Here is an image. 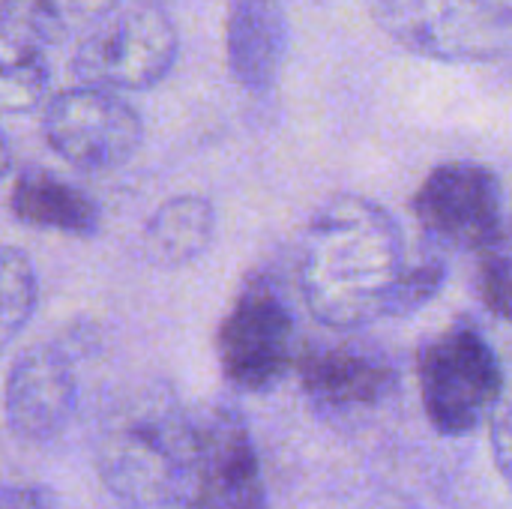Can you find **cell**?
Returning <instances> with one entry per match:
<instances>
[{
  "label": "cell",
  "instance_id": "6da1fadb",
  "mask_svg": "<svg viewBox=\"0 0 512 509\" xmlns=\"http://www.w3.org/2000/svg\"><path fill=\"white\" fill-rule=\"evenodd\" d=\"M411 255L402 225L378 201L354 192L333 195L315 210L300 243L303 303L333 333L396 318Z\"/></svg>",
  "mask_w": 512,
  "mask_h": 509
},
{
  "label": "cell",
  "instance_id": "7a4b0ae2",
  "mask_svg": "<svg viewBox=\"0 0 512 509\" xmlns=\"http://www.w3.org/2000/svg\"><path fill=\"white\" fill-rule=\"evenodd\" d=\"M189 420L192 414L162 387L123 399L105 420L96 444V465L108 492L129 507H174Z\"/></svg>",
  "mask_w": 512,
  "mask_h": 509
},
{
  "label": "cell",
  "instance_id": "3957f363",
  "mask_svg": "<svg viewBox=\"0 0 512 509\" xmlns=\"http://www.w3.org/2000/svg\"><path fill=\"white\" fill-rule=\"evenodd\" d=\"M420 399L444 438L477 432L504 405V369L492 342L474 324H453L420 357Z\"/></svg>",
  "mask_w": 512,
  "mask_h": 509
},
{
  "label": "cell",
  "instance_id": "277c9868",
  "mask_svg": "<svg viewBox=\"0 0 512 509\" xmlns=\"http://www.w3.org/2000/svg\"><path fill=\"white\" fill-rule=\"evenodd\" d=\"M375 24L411 54L441 63L504 60L512 45L507 0H366Z\"/></svg>",
  "mask_w": 512,
  "mask_h": 509
},
{
  "label": "cell",
  "instance_id": "5b68a950",
  "mask_svg": "<svg viewBox=\"0 0 512 509\" xmlns=\"http://www.w3.org/2000/svg\"><path fill=\"white\" fill-rule=\"evenodd\" d=\"M177 507L270 509L252 432L234 408L213 405L192 414Z\"/></svg>",
  "mask_w": 512,
  "mask_h": 509
},
{
  "label": "cell",
  "instance_id": "8992f818",
  "mask_svg": "<svg viewBox=\"0 0 512 509\" xmlns=\"http://www.w3.org/2000/svg\"><path fill=\"white\" fill-rule=\"evenodd\" d=\"M177 51L180 36L171 15L153 0L132 3L90 27L72 54V75L81 87L147 90L174 69Z\"/></svg>",
  "mask_w": 512,
  "mask_h": 509
},
{
  "label": "cell",
  "instance_id": "52a82bcc",
  "mask_svg": "<svg viewBox=\"0 0 512 509\" xmlns=\"http://www.w3.org/2000/svg\"><path fill=\"white\" fill-rule=\"evenodd\" d=\"M225 381L240 393L273 390L297 360V321L270 276H252L237 291L216 333Z\"/></svg>",
  "mask_w": 512,
  "mask_h": 509
},
{
  "label": "cell",
  "instance_id": "ba28073f",
  "mask_svg": "<svg viewBox=\"0 0 512 509\" xmlns=\"http://www.w3.org/2000/svg\"><path fill=\"white\" fill-rule=\"evenodd\" d=\"M42 132L48 147L66 165L102 174L126 165L138 153L144 141V120L114 90L78 84L60 90L48 102Z\"/></svg>",
  "mask_w": 512,
  "mask_h": 509
},
{
  "label": "cell",
  "instance_id": "9c48e42d",
  "mask_svg": "<svg viewBox=\"0 0 512 509\" xmlns=\"http://www.w3.org/2000/svg\"><path fill=\"white\" fill-rule=\"evenodd\" d=\"M414 216L423 234L459 252H480L483 246L507 237L504 222V186L489 165L480 162H444L414 192Z\"/></svg>",
  "mask_w": 512,
  "mask_h": 509
},
{
  "label": "cell",
  "instance_id": "30bf717a",
  "mask_svg": "<svg viewBox=\"0 0 512 509\" xmlns=\"http://www.w3.org/2000/svg\"><path fill=\"white\" fill-rule=\"evenodd\" d=\"M3 408L9 429L27 444H48L63 435L78 411L69 357L48 342L24 348L6 375Z\"/></svg>",
  "mask_w": 512,
  "mask_h": 509
},
{
  "label": "cell",
  "instance_id": "8fae6325",
  "mask_svg": "<svg viewBox=\"0 0 512 509\" xmlns=\"http://www.w3.org/2000/svg\"><path fill=\"white\" fill-rule=\"evenodd\" d=\"M294 363L306 399L330 414L378 408L399 387V372L384 354L348 342L309 348Z\"/></svg>",
  "mask_w": 512,
  "mask_h": 509
},
{
  "label": "cell",
  "instance_id": "7c38bea8",
  "mask_svg": "<svg viewBox=\"0 0 512 509\" xmlns=\"http://www.w3.org/2000/svg\"><path fill=\"white\" fill-rule=\"evenodd\" d=\"M288 39V15L279 0H228L225 60L243 90L267 93L276 84Z\"/></svg>",
  "mask_w": 512,
  "mask_h": 509
},
{
  "label": "cell",
  "instance_id": "4fadbf2b",
  "mask_svg": "<svg viewBox=\"0 0 512 509\" xmlns=\"http://www.w3.org/2000/svg\"><path fill=\"white\" fill-rule=\"evenodd\" d=\"M9 207L21 225L69 237H93L102 225L99 204L84 189L45 168H27L18 174Z\"/></svg>",
  "mask_w": 512,
  "mask_h": 509
},
{
  "label": "cell",
  "instance_id": "5bb4252c",
  "mask_svg": "<svg viewBox=\"0 0 512 509\" xmlns=\"http://www.w3.org/2000/svg\"><path fill=\"white\" fill-rule=\"evenodd\" d=\"M216 234V207L210 198L186 192L156 207L144 228L147 258L159 267H186L201 258Z\"/></svg>",
  "mask_w": 512,
  "mask_h": 509
},
{
  "label": "cell",
  "instance_id": "9a60e30c",
  "mask_svg": "<svg viewBox=\"0 0 512 509\" xmlns=\"http://www.w3.org/2000/svg\"><path fill=\"white\" fill-rule=\"evenodd\" d=\"M51 84V69L42 54V42L30 30L24 15L6 12L0 18V111H33Z\"/></svg>",
  "mask_w": 512,
  "mask_h": 509
},
{
  "label": "cell",
  "instance_id": "2e32d148",
  "mask_svg": "<svg viewBox=\"0 0 512 509\" xmlns=\"http://www.w3.org/2000/svg\"><path fill=\"white\" fill-rule=\"evenodd\" d=\"M39 303L33 261L12 246H0V351L30 324Z\"/></svg>",
  "mask_w": 512,
  "mask_h": 509
},
{
  "label": "cell",
  "instance_id": "e0dca14e",
  "mask_svg": "<svg viewBox=\"0 0 512 509\" xmlns=\"http://www.w3.org/2000/svg\"><path fill=\"white\" fill-rule=\"evenodd\" d=\"M120 6L123 0H30L24 18L36 39L45 45L63 42L78 24H99Z\"/></svg>",
  "mask_w": 512,
  "mask_h": 509
},
{
  "label": "cell",
  "instance_id": "ac0fdd59",
  "mask_svg": "<svg viewBox=\"0 0 512 509\" xmlns=\"http://www.w3.org/2000/svg\"><path fill=\"white\" fill-rule=\"evenodd\" d=\"M477 294L489 315L498 321L510 318V243L507 237L477 252Z\"/></svg>",
  "mask_w": 512,
  "mask_h": 509
},
{
  "label": "cell",
  "instance_id": "d6986e66",
  "mask_svg": "<svg viewBox=\"0 0 512 509\" xmlns=\"http://www.w3.org/2000/svg\"><path fill=\"white\" fill-rule=\"evenodd\" d=\"M0 509H51V498L39 486H0Z\"/></svg>",
  "mask_w": 512,
  "mask_h": 509
},
{
  "label": "cell",
  "instance_id": "ffe728a7",
  "mask_svg": "<svg viewBox=\"0 0 512 509\" xmlns=\"http://www.w3.org/2000/svg\"><path fill=\"white\" fill-rule=\"evenodd\" d=\"M492 447H495V462H498V468H501V474L507 477L510 474V468H507V462H510V417H507V405H501L495 414H492Z\"/></svg>",
  "mask_w": 512,
  "mask_h": 509
},
{
  "label": "cell",
  "instance_id": "44dd1931",
  "mask_svg": "<svg viewBox=\"0 0 512 509\" xmlns=\"http://www.w3.org/2000/svg\"><path fill=\"white\" fill-rule=\"evenodd\" d=\"M9 168H12V150H9V141H6V135L0 129V183L6 180Z\"/></svg>",
  "mask_w": 512,
  "mask_h": 509
},
{
  "label": "cell",
  "instance_id": "7402d4cb",
  "mask_svg": "<svg viewBox=\"0 0 512 509\" xmlns=\"http://www.w3.org/2000/svg\"><path fill=\"white\" fill-rule=\"evenodd\" d=\"M18 3H21V0H0V18H3L6 12H12V9H15Z\"/></svg>",
  "mask_w": 512,
  "mask_h": 509
}]
</instances>
